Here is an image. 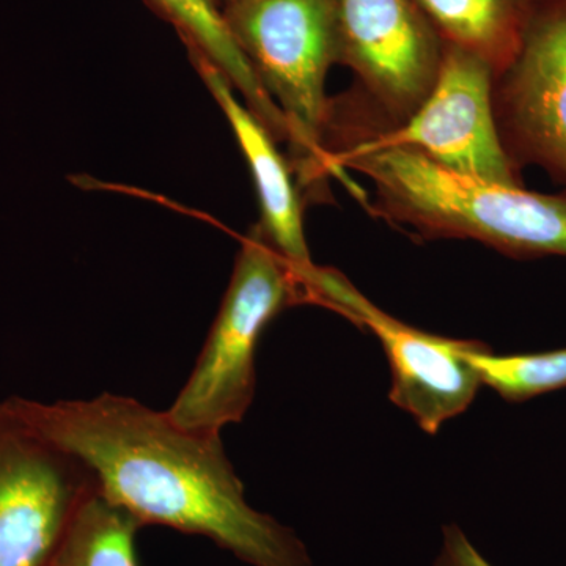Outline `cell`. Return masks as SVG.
<instances>
[{
	"label": "cell",
	"mask_w": 566,
	"mask_h": 566,
	"mask_svg": "<svg viewBox=\"0 0 566 566\" xmlns=\"http://www.w3.org/2000/svg\"><path fill=\"white\" fill-rule=\"evenodd\" d=\"M434 566H493L472 545L457 524H449L442 531V545Z\"/></svg>",
	"instance_id": "15"
},
{
	"label": "cell",
	"mask_w": 566,
	"mask_h": 566,
	"mask_svg": "<svg viewBox=\"0 0 566 566\" xmlns=\"http://www.w3.org/2000/svg\"><path fill=\"white\" fill-rule=\"evenodd\" d=\"M345 170L370 181L365 207L382 221L422 240H474L513 259L566 256V191L539 193L524 186L474 180L405 148L365 150L331 145L324 172L352 188Z\"/></svg>",
	"instance_id": "2"
},
{
	"label": "cell",
	"mask_w": 566,
	"mask_h": 566,
	"mask_svg": "<svg viewBox=\"0 0 566 566\" xmlns=\"http://www.w3.org/2000/svg\"><path fill=\"white\" fill-rule=\"evenodd\" d=\"M163 20L170 22L186 48H193L222 71L248 109L266 126L275 139L289 136L281 109L263 91L232 33L223 21L218 0H147Z\"/></svg>",
	"instance_id": "12"
},
{
	"label": "cell",
	"mask_w": 566,
	"mask_h": 566,
	"mask_svg": "<svg viewBox=\"0 0 566 566\" xmlns=\"http://www.w3.org/2000/svg\"><path fill=\"white\" fill-rule=\"evenodd\" d=\"M494 80L493 70L479 55L444 44L433 88L400 125L386 123L371 104L374 114L353 117L342 98L329 99L323 156L338 144L365 150L405 148L463 177L523 186L495 125Z\"/></svg>",
	"instance_id": "4"
},
{
	"label": "cell",
	"mask_w": 566,
	"mask_h": 566,
	"mask_svg": "<svg viewBox=\"0 0 566 566\" xmlns=\"http://www.w3.org/2000/svg\"><path fill=\"white\" fill-rule=\"evenodd\" d=\"M139 527V521L98 491L71 517L50 566H139L134 551Z\"/></svg>",
	"instance_id": "13"
},
{
	"label": "cell",
	"mask_w": 566,
	"mask_h": 566,
	"mask_svg": "<svg viewBox=\"0 0 566 566\" xmlns=\"http://www.w3.org/2000/svg\"><path fill=\"white\" fill-rule=\"evenodd\" d=\"M301 303L307 293L300 271L252 227L207 344L167 416L186 430L216 434L241 422L255 395L260 335L274 316Z\"/></svg>",
	"instance_id": "5"
},
{
	"label": "cell",
	"mask_w": 566,
	"mask_h": 566,
	"mask_svg": "<svg viewBox=\"0 0 566 566\" xmlns=\"http://www.w3.org/2000/svg\"><path fill=\"white\" fill-rule=\"evenodd\" d=\"M98 482L81 458L0 401V566H50Z\"/></svg>",
	"instance_id": "6"
},
{
	"label": "cell",
	"mask_w": 566,
	"mask_h": 566,
	"mask_svg": "<svg viewBox=\"0 0 566 566\" xmlns=\"http://www.w3.org/2000/svg\"><path fill=\"white\" fill-rule=\"evenodd\" d=\"M495 125L517 170L539 167L566 191V0H546L515 61L495 77Z\"/></svg>",
	"instance_id": "9"
},
{
	"label": "cell",
	"mask_w": 566,
	"mask_h": 566,
	"mask_svg": "<svg viewBox=\"0 0 566 566\" xmlns=\"http://www.w3.org/2000/svg\"><path fill=\"white\" fill-rule=\"evenodd\" d=\"M468 359L474 365L482 385L491 387L510 403H523L566 387V348L495 356L485 344L475 342Z\"/></svg>",
	"instance_id": "14"
},
{
	"label": "cell",
	"mask_w": 566,
	"mask_h": 566,
	"mask_svg": "<svg viewBox=\"0 0 566 566\" xmlns=\"http://www.w3.org/2000/svg\"><path fill=\"white\" fill-rule=\"evenodd\" d=\"M218 2H219V6H221V7H222V6H223V3L230 2V0H218Z\"/></svg>",
	"instance_id": "16"
},
{
	"label": "cell",
	"mask_w": 566,
	"mask_h": 566,
	"mask_svg": "<svg viewBox=\"0 0 566 566\" xmlns=\"http://www.w3.org/2000/svg\"><path fill=\"white\" fill-rule=\"evenodd\" d=\"M304 285L308 303L323 304L379 338L392 375L389 398L424 433H438L474 401L482 381L468 353L476 340L439 337L398 322L331 268L315 266Z\"/></svg>",
	"instance_id": "7"
},
{
	"label": "cell",
	"mask_w": 566,
	"mask_h": 566,
	"mask_svg": "<svg viewBox=\"0 0 566 566\" xmlns=\"http://www.w3.org/2000/svg\"><path fill=\"white\" fill-rule=\"evenodd\" d=\"M189 61L199 76L202 77L208 91L214 96L223 115L233 129L240 144L245 161L255 181L259 193L262 221L256 223L268 243L281 253L283 259L300 271L301 277L314 270L307 241H305L303 203L290 164L275 147L273 134L268 132L245 104L238 102L237 91L221 70L199 51L186 48Z\"/></svg>",
	"instance_id": "10"
},
{
	"label": "cell",
	"mask_w": 566,
	"mask_h": 566,
	"mask_svg": "<svg viewBox=\"0 0 566 566\" xmlns=\"http://www.w3.org/2000/svg\"><path fill=\"white\" fill-rule=\"evenodd\" d=\"M221 10L256 81L289 123L297 180L315 191L326 180L327 73L340 65L337 0H230Z\"/></svg>",
	"instance_id": "3"
},
{
	"label": "cell",
	"mask_w": 566,
	"mask_h": 566,
	"mask_svg": "<svg viewBox=\"0 0 566 566\" xmlns=\"http://www.w3.org/2000/svg\"><path fill=\"white\" fill-rule=\"evenodd\" d=\"M41 434L81 458L99 494L134 520L208 536L252 566H314L304 543L244 497L221 434L186 430L123 395L52 403L9 398Z\"/></svg>",
	"instance_id": "1"
},
{
	"label": "cell",
	"mask_w": 566,
	"mask_h": 566,
	"mask_svg": "<svg viewBox=\"0 0 566 566\" xmlns=\"http://www.w3.org/2000/svg\"><path fill=\"white\" fill-rule=\"evenodd\" d=\"M340 65L389 125L411 117L433 88L444 41L415 0H337Z\"/></svg>",
	"instance_id": "8"
},
{
	"label": "cell",
	"mask_w": 566,
	"mask_h": 566,
	"mask_svg": "<svg viewBox=\"0 0 566 566\" xmlns=\"http://www.w3.org/2000/svg\"><path fill=\"white\" fill-rule=\"evenodd\" d=\"M444 44L479 55L502 73L520 54L546 0H415Z\"/></svg>",
	"instance_id": "11"
}]
</instances>
